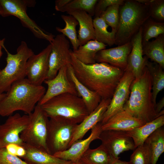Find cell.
<instances>
[{"mask_svg": "<svg viewBox=\"0 0 164 164\" xmlns=\"http://www.w3.org/2000/svg\"><path fill=\"white\" fill-rule=\"evenodd\" d=\"M70 52V64L78 80L102 99H111L124 71L106 63L84 64L75 58L71 49Z\"/></svg>", "mask_w": 164, "mask_h": 164, "instance_id": "obj_1", "label": "cell"}, {"mask_svg": "<svg viewBox=\"0 0 164 164\" xmlns=\"http://www.w3.org/2000/svg\"><path fill=\"white\" fill-rule=\"evenodd\" d=\"M46 91L43 86L33 85L27 78L14 83L0 101V115L8 117L18 111L30 115Z\"/></svg>", "mask_w": 164, "mask_h": 164, "instance_id": "obj_2", "label": "cell"}, {"mask_svg": "<svg viewBox=\"0 0 164 164\" xmlns=\"http://www.w3.org/2000/svg\"><path fill=\"white\" fill-rule=\"evenodd\" d=\"M152 77L145 65L141 75L134 78L123 109L146 123L158 117L153 102Z\"/></svg>", "mask_w": 164, "mask_h": 164, "instance_id": "obj_3", "label": "cell"}, {"mask_svg": "<svg viewBox=\"0 0 164 164\" xmlns=\"http://www.w3.org/2000/svg\"><path fill=\"white\" fill-rule=\"evenodd\" d=\"M150 17L148 6L136 0H124L120 6L119 22L115 44L121 46L131 41Z\"/></svg>", "mask_w": 164, "mask_h": 164, "instance_id": "obj_4", "label": "cell"}, {"mask_svg": "<svg viewBox=\"0 0 164 164\" xmlns=\"http://www.w3.org/2000/svg\"><path fill=\"white\" fill-rule=\"evenodd\" d=\"M40 106L49 118L61 117L77 124L89 114L81 98L70 93L55 96Z\"/></svg>", "mask_w": 164, "mask_h": 164, "instance_id": "obj_5", "label": "cell"}, {"mask_svg": "<svg viewBox=\"0 0 164 164\" xmlns=\"http://www.w3.org/2000/svg\"><path fill=\"white\" fill-rule=\"evenodd\" d=\"M4 48L7 54L6 65L0 69V93L7 92L14 83L25 78L26 67L29 58L34 54L26 43L22 41L17 49L16 53L12 54Z\"/></svg>", "mask_w": 164, "mask_h": 164, "instance_id": "obj_6", "label": "cell"}, {"mask_svg": "<svg viewBox=\"0 0 164 164\" xmlns=\"http://www.w3.org/2000/svg\"><path fill=\"white\" fill-rule=\"evenodd\" d=\"M78 124L61 117L49 118L46 145L48 152L54 154L68 149Z\"/></svg>", "mask_w": 164, "mask_h": 164, "instance_id": "obj_7", "label": "cell"}, {"mask_svg": "<svg viewBox=\"0 0 164 164\" xmlns=\"http://www.w3.org/2000/svg\"><path fill=\"white\" fill-rule=\"evenodd\" d=\"M29 115V123L20 135L21 140L24 143L49 153L46 145L49 118L38 103L33 112Z\"/></svg>", "mask_w": 164, "mask_h": 164, "instance_id": "obj_8", "label": "cell"}, {"mask_svg": "<svg viewBox=\"0 0 164 164\" xmlns=\"http://www.w3.org/2000/svg\"><path fill=\"white\" fill-rule=\"evenodd\" d=\"M3 10V17L10 15L19 19L23 26L28 28L37 38L45 39L50 43L55 36L47 32L39 27L27 15V7H32L35 5L33 0H0Z\"/></svg>", "mask_w": 164, "mask_h": 164, "instance_id": "obj_9", "label": "cell"}, {"mask_svg": "<svg viewBox=\"0 0 164 164\" xmlns=\"http://www.w3.org/2000/svg\"><path fill=\"white\" fill-rule=\"evenodd\" d=\"M50 44L49 68L46 80L53 78L61 67L71 62L70 43L65 36L62 34L57 35Z\"/></svg>", "mask_w": 164, "mask_h": 164, "instance_id": "obj_10", "label": "cell"}, {"mask_svg": "<svg viewBox=\"0 0 164 164\" xmlns=\"http://www.w3.org/2000/svg\"><path fill=\"white\" fill-rule=\"evenodd\" d=\"M29 115H21L16 113L9 116L5 122L0 125V149L10 144L22 146L24 143L20 135L27 125Z\"/></svg>", "mask_w": 164, "mask_h": 164, "instance_id": "obj_11", "label": "cell"}, {"mask_svg": "<svg viewBox=\"0 0 164 164\" xmlns=\"http://www.w3.org/2000/svg\"><path fill=\"white\" fill-rule=\"evenodd\" d=\"M134 78L131 73L127 70L124 71L110 102L103 116L101 121L102 125L116 114L123 110L124 105L129 98L130 87Z\"/></svg>", "mask_w": 164, "mask_h": 164, "instance_id": "obj_12", "label": "cell"}, {"mask_svg": "<svg viewBox=\"0 0 164 164\" xmlns=\"http://www.w3.org/2000/svg\"><path fill=\"white\" fill-rule=\"evenodd\" d=\"M113 158L119 159L123 152L134 150L135 147L132 138L126 131L107 130L102 131L99 139Z\"/></svg>", "mask_w": 164, "mask_h": 164, "instance_id": "obj_13", "label": "cell"}, {"mask_svg": "<svg viewBox=\"0 0 164 164\" xmlns=\"http://www.w3.org/2000/svg\"><path fill=\"white\" fill-rule=\"evenodd\" d=\"M50 50V44L38 54H33L27 60L26 75L27 79L32 84L42 85L46 80L49 71Z\"/></svg>", "mask_w": 164, "mask_h": 164, "instance_id": "obj_14", "label": "cell"}, {"mask_svg": "<svg viewBox=\"0 0 164 164\" xmlns=\"http://www.w3.org/2000/svg\"><path fill=\"white\" fill-rule=\"evenodd\" d=\"M44 82L47 85V88L38 102L40 105L51 98L64 93H70L79 96L73 83L68 77L67 65L61 67L53 78L46 80Z\"/></svg>", "mask_w": 164, "mask_h": 164, "instance_id": "obj_15", "label": "cell"}, {"mask_svg": "<svg viewBox=\"0 0 164 164\" xmlns=\"http://www.w3.org/2000/svg\"><path fill=\"white\" fill-rule=\"evenodd\" d=\"M101 122L97 123L91 130L90 135L86 138L78 140L73 142L66 150L56 152L53 155L59 158L73 163L79 161L84 153L89 149L93 141L99 139L102 131Z\"/></svg>", "mask_w": 164, "mask_h": 164, "instance_id": "obj_16", "label": "cell"}, {"mask_svg": "<svg viewBox=\"0 0 164 164\" xmlns=\"http://www.w3.org/2000/svg\"><path fill=\"white\" fill-rule=\"evenodd\" d=\"M132 47L130 41L115 47L101 50L96 54V62L107 63L124 71L127 66L128 57Z\"/></svg>", "mask_w": 164, "mask_h": 164, "instance_id": "obj_17", "label": "cell"}, {"mask_svg": "<svg viewBox=\"0 0 164 164\" xmlns=\"http://www.w3.org/2000/svg\"><path fill=\"white\" fill-rule=\"evenodd\" d=\"M142 27L131 41L132 49L128 56L127 66L125 70L131 73L135 78L141 75L145 66L146 61L148 59L145 56H143Z\"/></svg>", "mask_w": 164, "mask_h": 164, "instance_id": "obj_18", "label": "cell"}, {"mask_svg": "<svg viewBox=\"0 0 164 164\" xmlns=\"http://www.w3.org/2000/svg\"><path fill=\"white\" fill-rule=\"evenodd\" d=\"M111 99H102L97 107L80 123L78 124L70 144L81 139L86 133L101 122Z\"/></svg>", "mask_w": 164, "mask_h": 164, "instance_id": "obj_19", "label": "cell"}, {"mask_svg": "<svg viewBox=\"0 0 164 164\" xmlns=\"http://www.w3.org/2000/svg\"><path fill=\"white\" fill-rule=\"evenodd\" d=\"M145 123L123 109L116 114L102 125V131L114 130L127 131L141 126Z\"/></svg>", "mask_w": 164, "mask_h": 164, "instance_id": "obj_20", "label": "cell"}, {"mask_svg": "<svg viewBox=\"0 0 164 164\" xmlns=\"http://www.w3.org/2000/svg\"><path fill=\"white\" fill-rule=\"evenodd\" d=\"M67 66L68 77L73 83L89 114L97 107L102 100L101 98L96 93L89 89L78 80L70 64H67Z\"/></svg>", "mask_w": 164, "mask_h": 164, "instance_id": "obj_21", "label": "cell"}, {"mask_svg": "<svg viewBox=\"0 0 164 164\" xmlns=\"http://www.w3.org/2000/svg\"><path fill=\"white\" fill-rule=\"evenodd\" d=\"M73 16L78 22L79 29L77 36L80 46L89 41L95 40L92 16L85 11L75 10L67 12Z\"/></svg>", "mask_w": 164, "mask_h": 164, "instance_id": "obj_22", "label": "cell"}, {"mask_svg": "<svg viewBox=\"0 0 164 164\" xmlns=\"http://www.w3.org/2000/svg\"><path fill=\"white\" fill-rule=\"evenodd\" d=\"M25 149L26 154L23 157L29 164H73L54 156L38 148L24 143L22 145Z\"/></svg>", "mask_w": 164, "mask_h": 164, "instance_id": "obj_23", "label": "cell"}, {"mask_svg": "<svg viewBox=\"0 0 164 164\" xmlns=\"http://www.w3.org/2000/svg\"><path fill=\"white\" fill-rule=\"evenodd\" d=\"M164 125V114H162L141 126L126 132L132 138L136 148L143 144L152 133Z\"/></svg>", "mask_w": 164, "mask_h": 164, "instance_id": "obj_24", "label": "cell"}, {"mask_svg": "<svg viewBox=\"0 0 164 164\" xmlns=\"http://www.w3.org/2000/svg\"><path fill=\"white\" fill-rule=\"evenodd\" d=\"M107 45L97 40H91L84 45L79 46L73 53L78 60L86 64L96 63L95 57L99 51L106 49Z\"/></svg>", "mask_w": 164, "mask_h": 164, "instance_id": "obj_25", "label": "cell"}, {"mask_svg": "<svg viewBox=\"0 0 164 164\" xmlns=\"http://www.w3.org/2000/svg\"><path fill=\"white\" fill-rule=\"evenodd\" d=\"M143 55L164 68V34L142 45Z\"/></svg>", "mask_w": 164, "mask_h": 164, "instance_id": "obj_26", "label": "cell"}, {"mask_svg": "<svg viewBox=\"0 0 164 164\" xmlns=\"http://www.w3.org/2000/svg\"><path fill=\"white\" fill-rule=\"evenodd\" d=\"M145 142L149 146L151 153V164H156L164 152V129L163 126L154 131Z\"/></svg>", "mask_w": 164, "mask_h": 164, "instance_id": "obj_27", "label": "cell"}, {"mask_svg": "<svg viewBox=\"0 0 164 164\" xmlns=\"http://www.w3.org/2000/svg\"><path fill=\"white\" fill-rule=\"evenodd\" d=\"M145 66L152 77V99L155 107L157 95L164 88V69L156 63L150 62L148 59L146 61Z\"/></svg>", "mask_w": 164, "mask_h": 164, "instance_id": "obj_28", "label": "cell"}, {"mask_svg": "<svg viewBox=\"0 0 164 164\" xmlns=\"http://www.w3.org/2000/svg\"><path fill=\"white\" fill-rule=\"evenodd\" d=\"M111 156L105 147L101 144L94 149H88L79 162L82 164H110Z\"/></svg>", "mask_w": 164, "mask_h": 164, "instance_id": "obj_29", "label": "cell"}, {"mask_svg": "<svg viewBox=\"0 0 164 164\" xmlns=\"http://www.w3.org/2000/svg\"><path fill=\"white\" fill-rule=\"evenodd\" d=\"M93 24L95 40L110 46L115 44V33L108 30V26L103 19L99 17L94 18Z\"/></svg>", "mask_w": 164, "mask_h": 164, "instance_id": "obj_30", "label": "cell"}, {"mask_svg": "<svg viewBox=\"0 0 164 164\" xmlns=\"http://www.w3.org/2000/svg\"><path fill=\"white\" fill-rule=\"evenodd\" d=\"M61 17L65 23V27L63 28L57 27L56 30L69 39L73 46V51L76 50L80 46L76 29L79 23L73 16L70 15H62Z\"/></svg>", "mask_w": 164, "mask_h": 164, "instance_id": "obj_31", "label": "cell"}, {"mask_svg": "<svg viewBox=\"0 0 164 164\" xmlns=\"http://www.w3.org/2000/svg\"><path fill=\"white\" fill-rule=\"evenodd\" d=\"M142 28V45L151 39L164 34V22L156 21L150 17L145 22Z\"/></svg>", "mask_w": 164, "mask_h": 164, "instance_id": "obj_32", "label": "cell"}, {"mask_svg": "<svg viewBox=\"0 0 164 164\" xmlns=\"http://www.w3.org/2000/svg\"><path fill=\"white\" fill-rule=\"evenodd\" d=\"M97 0H71L60 11L67 12L71 11L81 10L94 16L95 5Z\"/></svg>", "mask_w": 164, "mask_h": 164, "instance_id": "obj_33", "label": "cell"}, {"mask_svg": "<svg viewBox=\"0 0 164 164\" xmlns=\"http://www.w3.org/2000/svg\"><path fill=\"white\" fill-rule=\"evenodd\" d=\"M134 150L130 157L132 164H151V153L146 143L139 145Z\"/></svg>", "mask_w": 164, "mask_h": 164, "instance_id": "obj_34", "label": "cell"}, {"mask_svg": "<svg viewBox=\"0 0 164 164\" xmlns=\"http://www.w3.org/2000/svg\"><path fill=\"white\" fill-rule=\"evenodd\" d=\"M120 5L116 4L110 6L99 16L108 26L111 27V31L115 34L119 24Z\"/></svg>", "mask_w": 164, "mask_h": 164, "instance_id": "obj_35", "label": "cell"}, {"mask_svg": "<svg viewBox=\"0 0 164 164\" xmlns=\"http://www.w3.org/2000/svg\"><path fill=\"white\" fill-rule=\"evenodd\" d=\"M150 17L154 20L163 22L164 0H152L149 6Z\"/></svg>", "mask_w": 164, "mask_h": 164, "instance_id": "obj_36", "label": "cell"}, {"mask_svg": "<svg viewBox=\"0 0 164 164\" xmlns=\"http://www.w3.org/2000/svg\"><path fill=\"white\" fill-rule=\"evenodd\" d=\"M0 164H29L17 156L9 153L5 148L0 149Z\"/></svg>", "mask_w": 164, "mask_h": 164, "instance_id": "obj_37", "label": "cell"}, {"mask_svg": "<svg viewBox=\"0 0 164 164\" xmlns=\"http://www.w3.org/2000/svg\"><path fill=\"white\" fill-rule=\"evenodd\" d=\"M124 0H99L95 5L94 11V18L99 17L101 13L110 5L114 4L122 5Z\"/></svg>", "mask_w": 164, "mask_h": 164, "instance_id": "obj_38", "label": "cell"}, {"mask_svg": "<svg viewBox=\"0 0 164 164\" xmlns=\"http://www.w3.org/2000/svg\"><path fill=\"white\" fill-rule=\"evenodd\" d=\"M164 106V98L163 97L155 105V109L157 117L164 114V110H163Z\"/></svg>", "mask_w": 164, "mask_h": 164, "instance_id": "obj_39", "label": "cell"}, {"mask_svg": "<svg viewBox=\"0 0 164 164\" xmlns=\"http://www.w3.org/2000/svg\"><path fill=\"white\" fill-rule=\"evenodd\" d=\"M20 145L15 144H10L5 147L7 151L9 154L17 156L18 150Z\"/></svg>", "mask_w": 164, "mask_h": 164, "instance_id": "obj_40", "label": "cell"}, {"mask_svg": "<svg viewBox=\"0 0 164 164\" xmlns=\"http://www.w3.org/2000/svg\"><path fill=\"white\" fill-rule=\"evenodd\" d=\"M71 0H56L55 1V9L57 11L69 3Z\"/></svg>", "mask_w": 164, "mask_h": 164, "instance_id": "obj_41", "label": "cell"}, {"mask_svg": "<svg viewBox=\"0 0 164 164\" xmlns=\"http://www.w3.org/2000/svg\"><path fill=\"white\" fill-rule=\"evenodd\" d=\"M110 164H132L129 162H126L120 160L119 159H116L111 157V159Z\"/></svg>", "mask_w": 164, "mask_h": 164, "instance_id": "obj_42", "label": "cell"}, {"mask_svg": "<svg viewBox=\"0 0 164 164\" xmlns=\"http://www.w3.org/2000/svg\"><path fill=\"white\" fill-rule=\"evenodd\" d=\"M5 39H0V58L2 55V49L4 46V41Z\"/></svg>", "mask_w": 164, "mask_h": 164, "instance_id": "obj_43", "label": "cell"}, {"mask_svg": "<svg viewBox=\"0 0 164 164\" xmlns=\"http://www.w3.org/2000/svg\"><path fill=\"white\" fill-rule=\"evenodd\" d=\"M3 10L2 5L0 2V15L3 16Z\"/></svg>", "mask_w": 164, "mask_h": 164, "instance_id": "obj_44", "label": "cell"}, {"mask_svg": "<svg viewBox=\"0 0 164 164\" xmlns=\"http://www.w3.org/2000/svg\"><path fill=\"white\" fill-rule=\"evenodd\" d=\"M6 93H0V101H1L5 96Z\"/></svg>", "mask_w": 164, "mask_h": 164, "instance_id": "obj_45", "label": "cell"}, {"mask_svg": "<svg viewBox=\"0 0 164 164\" xmlns=\"http://www.w3.org/2000/svg\"><path fill=\"white\" fill-rule=\"evenodd\" d=\"M73 164H82L79 161L77 162L73 163Z\"/></svg>", "mask_w": 164, "mask_h": 164, "instance_id": "obj_46", "label": "cell"}, {"mask_svg": "<svg viewBox=\"0 0 164 164\" xmlns=\"http://www.w3.org/2000/svg\"></svg>", "mask_w": 164, "mask_h": 164, "instance_id": "obj_47", "label": "cell"}]
</instances>
